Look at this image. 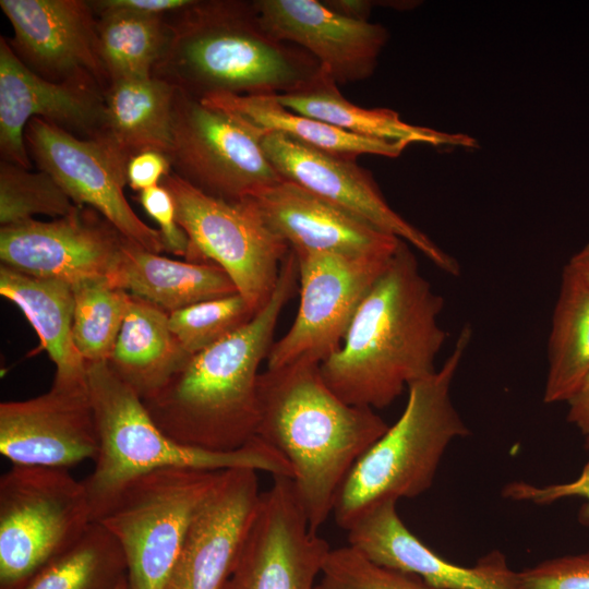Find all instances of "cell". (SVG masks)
Listing matches in <instances>:
<instances>
[{
    "mask_svg": "<svg viewBox=\"0 0 589 589\" xmlns=\"http://www.w3.org/2000/svg\"><path fill=\"white\" fill-rule=\"evenodd\" d=\"M444 299L423 276L407 242L358 306L340 347L320 363L329 388L373 410L435 372L447 334L438 322Z\"/></svg>",
    "mask_w": 589,
    "mask_h": 589,
    "instance_id": "obj_1",
    "label": "cell"
},
{
    "mask_svg": "<svg viewBox=\"0 0 589 589\" xmlns=\"http://www.w3.org/2000/svg\"><path fill=\"white\" fill-rule=\"evenodd\" d=\"M257 398L256 436L289 462L297 497L317 532L356 462L389 425L373 409L337 396L310 360L261 372Z\"/></svg>",
    "mask_w": 589,
    "mask_h": 589,
    "instance_id": "obj_2",
    "label": "cell"
},
{
    "mask_svg": "<svg viewBox=\"0 0 589 589\" xmlns=\"http://www.w3.org/2000/svg\"><path fill=\"white\" fill-rule=\"evenodd\" d=\"M298 285V260L290 250L265 306L238 330L192 354L161 388L142 399L164 433L181 444L216 452L239 449L256 436L259 369Z\"/></svg>",
    "mask_w": 589,
    "mask_h": 589,
    "instance_id": "obj_3",
    "label": "cell"
},
{
    "mask_svg": "<svg viewBox=\"0 0 589 589\" xmlns=\"http://www.w3.org/2000/svg\"><path fill=\"white\" fill-rule=\"evenodd\" d=\"M167 19L170 40L152 76L196 98L291 94L324 72L309 52L265 29L254 0H192Z\"/></svg>",
    "mask_w": 589,
    "mask_h": 589,
    "instance_id": "obj_4",
    "label": "cell"
},
{
    "mask_svg": "<svg viewBox=\"0 0 589 589\" xmlns=\"http://www.w3.org/2000/svg\"><path fill=\"white\" fill-rule=\"evenodd\" d=\"M86 378L99 436L94 471L83 480L93 520L100 518L131 481L158 469L249 468L292 478L286 458L259 436L231 452L175 441L157 426L142 398L105 361L86 362Z\"/></svg>",
    "mask_w": 589,
    "mask_h": 589,
    "instance_id": "obj_5",
    "label": "cell"
},
{
    "mask_svg": "<svg viewBox=\"0 0 589 589\" xmlns=\"http://www.w3.org/2000/svg\"><path fill=\"white\" fill-rule=\"evenodd\" d=\"M471 337V327L464 326L443 365L408 387L398 420L356 462L335 503L339 527L347 530L378 503L428 491L448 445L469 434L450 387Z\"/></svg>",
    "mask_w": 589,
    "mask_h": 589,
    "instance_id": "obj_6",
    "label": "cell"
},
{
    "mask_svg": "<svg viewBox=\"0 0 589 589\" xmlns=\"http://www.w3.org/2000/svg\"><path fill=\"white\" fill-rule=\"evenodd\" d=\"M223 471L154 470L131 481L100 516L124 553L128 589H165L191 521Z\"/></svg>",
    "mask_w": 589,
    "mask_h": 589,
    "instance_id": "obj_7",
    "label": "cell"
},
{
    "mask_svg": "<svg viewBox=\"0 0 589 589\" xmlns=\"http://www.w3.org/2000/svg\"><path fill=\"white\" fill-rule=\"evenodd\" d=\"M92 521L84 483L65 468L13 465L0 478V589H23Z\"/></svg>",
    "mask_w": 589,
    "mask_h": 589,
    "instance_id": "obj_8",
    "label": "cell"
},
{
    "mask_svg": "<svg viewBox=\"0 0 589 589\" xmlns=\"http://www.w3.org/2000/svg\"><path fill=\"white\" fill-rule=\"evenodd\" d=\"M187 233V261L214 263L256 314L276 288L289 244L265 221L252 199L226 201L194 188L173 171L163 181Z\"/></svg>",
    "mask_w": 589,
    "mask_h": 589,
    "instance_id": "obj_9",
    "label": "cell"
},
{
    "mask_svg": "<svg viewBox=\"0 0 589 589\" xmlns=\"http://www.w3.org/2000/svg\"><path fill=\"white\" fill-rule=\"evenodd\" d=\"M172 171L200 191L241 201L281 181L261 137L231 115L175 88Z\"/></svg>",
    "mask_w": 589,
    "mask_h": 589,
    "instance_id": "obj_10",
    "label": "cell"
},
{
    "mask_svg": "<svg viewBox=\"0 0 589 589\" xmlns=\"http://www.w3.org/2000/svg\"><path fill=\"white\" fill-rule=\"evenodd\" d=\"M396 251L373 255L293 251L299 266L298 313L288 332L274 341L267 369L300 360L321 363L333 354Z\"/></svg>",
    "mask_w": 589,
    "mask_h": 589,
    "instance_id": "obj_11",
    "label": "cell"
},
{
    "mask_svg": "<svg viewBox=\"0 0 589 589\" xmlns=\"http://www.w3.org/2000/svg\"><path fill=\"white\" fill-rule=\"evenodd\" d=\"M261 145L281 179L404 240L446 274H460V265L452 255L389 206L372 173L360 167L357 158L320 151L278 133L264 134Z\"/></svg>",
    "mask_w": 589,
    "mask_h": 589,
    "instance_id": "obj_12",
    "label": "cell"
},
{
    "mask_svg": "<svg viewBox=\"0 0 589 589\" xmlns=\"http://www.w3.org/2000/svg\"><path fill=\"white\" fill-rule=\"evenodd\" d=\"M273 478L223 589H315L332 548L310 528L291 478Z\"/></svg>",
    "mask_w": 589,
    "mask_h": 589,
    "instance_id": "obj_13",
    "label": "cell"
},
{
    "mask_svg": "<svg viewBox=\"0 0 589 589\" xmlns=\"http://www.w3.org/2000/svg\"><path fill=\"white\" fill-rule=\"evenodd\" d=\"M24 139L38 169L49 173L75 205L94 208L144 249L165 251L158 229L146 225L127 201V165L101 142L75 136L40 118L29 120Z\"/></svg>",
    "mask_w": 589,
    "mask_h": 589,
    "instance_id": "obj_14",
    "label": "cell"
},
{
    "mask_svg": "<svg viewBox=\"0 0 589 589\" xmlns=\"http://www.w3.org/2000/svg\"><path fill=\"white\" fill-rule=\"evenodd\" d=\"M127 238L97 211L77 206L51 221L29 219L0 228L2 265L72 287L107 279Z\"/></svg>",
    "mask_w": 589,
    "mask_h": 589,
    "instance_id": "obj_15",
    "label": "cell"
},
{
    "mask_svg": "<svg viewBox=\"0 0 589 589\" xmlns=\"http://www.w3.org/2000/svg\"><path fill=\"white\" fill-rule=\"evenodd\" d=\"M0 7L14 31L8 41L27 68L50 82L88 83L106 92L110 81L89 1L1 0Z\"/></svg>",
    "mask_w": 589,
    "mask_h": 589,
    "instance_id": "obj_16",
    "label": "cell"
},
{
    "mask_svg": "<svg viewBox=\"0 0 589 589\" xmlns=\"http://www.w3.org/2000/svg\"><path fill=\"white\" fill-rule=\"evenodd\" d=\"M99 436L86 385L0 404V453L16 466L68 468L95 460Z\"/></svg>",
    "mask_w": 589,
    "mask_h": 589,
    "instance_id": "obj_17",
    "label": "cell"
},
{
    "mask_svg": "<svg viewBox=\"0 0 589 589\" xmlns=\"http://www.w3.org/2000/svg\"><path fill=\"white\" fill-rule=\"evenodd\" d=\"M105 91L81 82H50L27 68L0 39V152L2 160L31 168L24 131L40 118L75 136L96 140Z\"/></svg>",
    "mask_w": 589,
    "mask_h": 589,
    "instance_id": "obj_18",
    "label": "cell"
},
{
    "mask_svg": "<svg viewBox=\"0 0 589 589\" xmlns=\"http://www.w3.org/2000/svg\"><path fill=\"white\" fill-rule=\"evenodd\" d=\"M256 472H221L191 521L165 589L224 588L261 502Z\"/></svg>",
    "mask_w": 589,
    "mask_h": 589,
    "instance_id": "obj_19",
    "label": "cell"
},
{
    "mask_svg": "<svg viewBox=\"0 0 589 589\" xmlns=\"http://www.w3.org/2000/svg\"><path fill=\"white\" fill-rule=\"evenodd\" d=\"M265 29L309 52L337 85L370 77L388 39L381 24L344 16L317 0H254Z\"/></svg>",
    "mask_w": 589,
    "mask_h": 589,
    "instance_id": "obj_20",
    "label": "cell"
},
{
    "mask_svg": "<svg viewBox=\"0 0 589 589\" xmlns=\"http://www.w3.org/2000/svg\"><path fill=\"white\" fill-rule=\"evenodd\" d=\"M396 501L364 512L346 531L348 544L384 566L416 575L436 589H522L518 572L494 550L473 566L454 564L416 537L397 513Z\"/></svg>",
    "mask_w": 589,
    "mask_h": 589,
    "instance_id": "obj_21",
    "label": "cell"
},
{
    "mask_svg": "<svg viewBox=\"0 0 589 589\" xmlns=\"http://www.w3.org/2000/svg\"><path fill=\"white\" fill-rule=\"evenodd\" d=\"M250 199L294 252L386 254L404 241L284 179Z\"/></svg>",
    "mask_w": 589,
    "mask_h": 589,
    "instance_id": "obj_22",
    "label": "cell"
},
{
    "mask_svg": "<svg viewBox=\"0 0 589 589\" xmlns=\"http://www.w3.org/2000/svg\"><path fill=\"white\" fill-rule=\"evenodd\" d=\"M107 280L169 314L202 301L238 293L226 272L214 263L168 259L128 239Z\"/></svg>",
    "mask_w": 589,
    "mask_h": 589,
    "instance_id": "obj_23",
    "label": "cell"
},
{
    "mask_svg": "<svg viewBox=\"0 0 589 589\" xmlns=\"http://www.w3.org/2000/svg\"><path fill=\"white\" fill-rule=\"evenodd\" d=\"M173 98L175 87L154 76L111 81L104 94L103 122L96 141L125 165L146 151L168 156Z\"/></svg>",
    "mask_w": 589,
    "mask_h": 589,
    "instance_id": "obj_24",
    "label": "cell"
},
{
    "mask_svg": "<svg viewBox=\"0 0 589 589\" xmlns=\"http://www.w3.org/2000/svg\"><path fill=\"white\" fill-rule=\"evenodd\" d=\"M0 294L14 303L35 329L40 349L56 366L53 385H86V362L73 340L72 286L31 276L1 264Z\"/></svg>",
    "mask_w": 589,
    "mask_h": 589,
    "instance_id": "obj_25",
    "label": "cell"
},
{
    "mask_svg": "<svg viewBox=\"0 0 589 589\" xmlns=\"http://www.w3.org/2000/svg\"><path fill=\"white\" fill-rule=\"evenodd\" d=\"M190 354L169 326V313L131 294L113 351L112 371L142 398L161 388Z\"/></svg>",
    "mask_w": 589,
    "mask_h": 589,
    "instance_id": "obj_26",
    "label": "cell"
},
{
    "mask_svg": "<svg viewBox=\"0 0 589 589\" xmlns=\"http://www.w3.org/2000/svg\"><path fill=\"white\" fill-rule=\"evenodd\" d=\"M201 100L231 115L260 137L278 133L338 156L357 158L360 155H377L394 158L408 146L402 142L370 139L342 131L288 109L274 96L221 93L207 95Z\"/></svg>",
    "mask_w": 589,
    "mask_h": 589,
    "instance_id": "obj_27",
    "label": "cell"
},
{
    "mask_svg": "<svg viewBox=\"0 0 589 589\" xmlns=\"http://www.w3.org/2000/svg\"><path fill=\"white\" fill-rule=\"evenodd\" d=\"M288 109L342 131L389 142L426 143L434 146L471 147L476 142L464 134H448L404 122L388 108H363L346 99L338 85L324 71L308 87L286 95L274 96Z\"/></svg>",
    "mask_w": 589,
    "mask_h": 589,
    "instance_id": "obj_28",
    "label": "cell"
},
{
    "mask_svg": "<svg viewBox=\"0 0 589 589\" xmlns=\"http://www.w3.org/2000/svg\"><path fill=\"white\" fill-rule=\"evenodd\" d=\"M545 404L567 402L589 374V286L563 268L548 339Z\"/></svg>",
    "mask_w": 589,
    "mask_h": 589,
    "instance_id": "obj_29",
    "label": "cell"
},
{
    "mask_svg": "<svg viewBox=\"0 0 589 589\" xmlns=\"http://www.w3.org/2000/svg\"><path fill=\"white\" fill-rule=\"evenodd\" d=\"M96 15L99 55L109 81L151 77L170 40L168 15L124 10Z\"/></svg>",
    "mask_w": 589,
    "mask_h": 589,
    "instance_id": "obj_30",
    "label": "cell"
},
{
    "mask_svg": "<svg viewBox=\"0 0 589 589\" xmlns=\"http://www.w3.org/2000/svg\"><path fill=\"white\" fill-rule=\"evenodd\" d=\"M127 572L120 543L101 522L94 520L23 589H118L127 579Z\"/></svg>",
    "mask_w": 589,
    "mask_h": 589,
    "instance_id": "obj_31",
    "label": "cell"
},
{
    "mask_svg": "<svg viewBox=\"0 0 589 589\" xmlns=\"http://www.w3.org/2000/svg\"><path fill=\"white\" fill-rule=\"evenodd\" d=\"M74 296L73 340L85 362H107L123 324L131 294L107 279L82 281Z\"/></svg>",
    "mask_w": 589,
    "mask_h": 589,
    "instance_id": "obj_32",
    "label": "cell"
},
{
    "mask_svg": "<svg viewBox=\"0 0 589 589\" xmlns=\"http://www.w3.org/2000/svg\"><path fill=\"white\" fill-rule=\"evenodd\" d=\"M75 204L46 171H31L17 164L0 163L1 227L34 219V215L55 218L68 215Z\"/></svg>",
    "mask_w": 589,
    "mask_h": 589,
    "instance_id": "obj_33",
    "label": "cell"
},
{
    "mask_svg": "<svg viewBox=\"0 0 589 589\" xmlns=\"http://www.w3.org/2000/svg\"><path fill=\"white\" fill-rule=\"evenodd\" d=\"M255 313L239 294L202 301L169 314V326L182 347L195 354L250 322Z\"/></svg>",
    "mask_w": 589,
    "mask_h": 589,
    "instance_id": "obj_34",
    "label": "cell"
},
{
    "mask_svg": "<svg viewBox=\"0 0 589 589\" xmlns=\"http://www.w3.org/2000/svg\"><path fill=\"white\" fill-rule=\"evenodd\" d=\"M315 589H436L420 577L369 558L348 544L330 549Z\"/></svg>",
    "mask_w": 589,
    "mask_h": 589,
    "instance_id": "obj_35",
    "label": "cell"
},
{
    "mask_svg": "<svg viewBox=\"0 0 589 589\" xmlns=\"http://www.w3.org/2000/svg\"><path fill=\"white\" fill-rule=\"evenodd\" d=\"M518 578L522 589H589V552L545 560Z\"/></svg>",
    "mask_w": 589,
    "mask_h": 589,
    "instance_id": "obj_36",
    "label": "cell"
},
{
    "mask_svg": "<svg viewBox=\"0 0 589 589\" xmlns=\"http://www.w3.org/2000/svg\"><path fill=\"white\" fill-rule=\"evenodd\" d=\"M503 497L536 505H550L562 498L581 497L587 501L580 510V520L589 522V460L580 474L570 482L534 485L526 481H512L502 490Z\"/></svg>",
    "mask_w": 589,
    "mask_h": 589,
    "instance_id": "obj_37",
    "label": "cell"
},
{
    "mask_svg": "<svg viewBox=\"0 0 589 589\" xmlns=\"http://www.w3.org/2000/svg\"><path fill=\"white\" fill-rule=\"evenodd\" d=\"M139 201L144 211L157 223L165 251L187 259L190 241L177 221L176 204L169 190L160 183L141 191Z\"/></svg>",
    "mask_w": 589,
    "mask_h": 589,
    "instance_id": "obj_38",
    "label": "cell"
},
{
    "mask_svg": "<svg viewBox=\"0 0 589 589\" xmlns=\"http://www.w3.org/2000/svg\"><path fill=\"white\" fill-rule=\"evenodd\" d=\"M171 172V163L166 154L146 151L129 160L127 165V184L140 193L160 184Z\"/></svg>",
    "mask_w": 589,
    "mask_h": 589,
    "instance_id": "obj_39",
    "label": "cell"
},
{
    "mask_svg": "<svg viewBox=\"0 0 589 589\" xmlns=\"http://www.w3.org/2000/svg\"><path fill=\"white\" fill-rule=\"evenodd\" d=\"M89 2L95 13L104 10H124L167 16L184 9L192 0H96Z\"/></svg>",
    "mask_w": 589,
    "mask_h": 589,
    "instance_id": "obj_40",
    "label": "cell"
},
{
    "mask_svg": "<svg viewBox=\"0 0 589 589\" xmlns=\"http://www.w3.org/2000/svg\"><path fill=\"white\" fill-rule=\"evenodd\" d=\"M567 421L574 424L589 446V374L567 400Z\"/></svg>",
    "mask_w": 589,
    "mask_h": 589,
    "instance_id": "obj_41",
    "label": "cell"
},
{
    "mask_svg": "<svg viewBox=\"0 0 589 589\" xmlns=\"http://www.w3.org/2000/svg\"><path fill=\"white\" fill-rule=\"evenodd\" d=\"M323 3L333 11L354 20L369 21L373 1L366 0H325Z\"/></svg>",
    "mask_w": 589,
    "mask_h": 589,
    "instance_id": "obj_42",
    "label": "cell"
},
{
    "mask_svg": "<svg viewBox=\"0 0 589 589\" xmlns=\"http://www.w3.org/2000/svg\"><path fill=\"white\" fill-rule=\"evenodd\" d=\"M565 267L589 286V243L576 252Z\"/></svg>",
    "mask_w": 589,
    "mask_h": 589,
    "instance_id": "obj_43",
    "label": "cell"
},
{
    "mask_svg": "<svg viewBox=\"0 0 589 589\" xmlns=\"http://www.w3.org/2000/svg\"><path fill=\"white\" fill-rule=\"evenodd\" d=\"M118 589H128V581H127V579H124V580L120 584V586L118 587Z\"/></svg>",
    "mask_w": 589,
    "mask_h": 589,
    "instance_id": "obj_44",
    "label": "cell"
}]
</instances>
